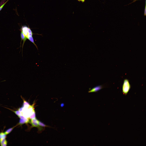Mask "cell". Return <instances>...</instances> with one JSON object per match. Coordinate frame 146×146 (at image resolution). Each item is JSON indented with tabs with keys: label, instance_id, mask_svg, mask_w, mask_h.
<instances>
[{
	"label": "cell",
	"instance_id": "cell-1",
	"mask_svg": "<svg viewBox=\"0 0 146 146\" xmlns=\"http://www.w3.org/2000/svg\"><path fill=\"white\" fill-rule=\"evenodd\" d=\"M54 0H44L31 14L12 29L5 36L0 39V67L5 63L15 49L21 38L28 30L32 24L50 5Z\"/></svg>",
	"mask_w": 146,
	"mask_h": 146
}]
</instances>
